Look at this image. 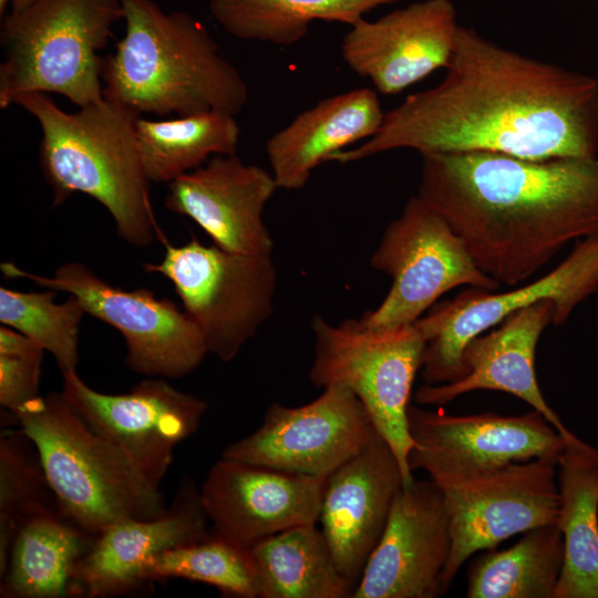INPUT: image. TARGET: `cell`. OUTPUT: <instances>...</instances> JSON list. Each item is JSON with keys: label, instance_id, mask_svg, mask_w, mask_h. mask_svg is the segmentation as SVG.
Returning a JSON list of instances; mask_svg holds the SVG:
<instances>
[{"label": "cell", "instance_id": "18", "mask_svg": "<svg viewBox=\"0 0 598 598\" xmlns=\"http://www.w3.org/2000/svg\"><path fill=\"white\" fill-rule=\"evenodd\" d=\"M458 30L451 0H423L351 25L342 39L341 55L379 93L398 94L447 66Z\"/></svg>", "mask_w": 598, "mask_h": 598}, {"label": "cell", "instance_id": "1", "mask_svg": "<svg viewBox=\"0 0 598 598\" xmlns=\"http://www.w3.org/2000/svg\"><path fill=\"white\" fill-rule=\"evenodd\" d=\"M444 79L385 113L378 132L328 162L409 148L526 159L598 157V80L460 27Z\"/></svg>", "mask_w": 598, "mask_h": 598}, {"label": "cell", "instance_id": "3", "mask_svg": "<svg viewBox=\"0 0 598 598\" xmlns=\"http://www.w3.org/2000/svg\"><path fill=\"white\" fill-rule=\"evenodd\" d=\"M125 34L103 59V96L134 113L238 114L248 101L239 71L206 27L153 0H122Z\"/></svg>", "mask_w": 598, "mask_h": 598}, {"label": "cell", "instance_id": "26", "mask_svg": "<svg viewBox=\"0 0 598 598\" xmlns=\"http://www.w3.org/2000/svg\"><path fill=\"white\" fill-rule=\"evenodd\" d=\"M259 598H346L352 587L316 524L271 535L250 548Z\"/></svg>", "mask_w": 598, "mask_h": 598}, {"label": "cell", "instance_id": "6", "mask_svg": "<svg viewBox=\"0 0 598 598\" xmlns=\"http://www.w3.org/2000/svg\"><path fill=\"white\" fill-rule=\"evenodd\" d=\"M122 0H33L2 21L0 107L58 93L81 107L103 99L100 51L123 20Z\"/></svg>", "mask_w": 598, "mask_h": 598}, {"label": "cell", "instance_id": "32", "mask_svg": "<svg viewBox=\"0 0 598 598\" xmlns=\"http://www.w3.org/2000/svg\"><path fill=\"white\" fill-rule=\"evenodd\" d=\"M55 290L0 288V322L28 337L54 358L62 375L78 372L79 330L85 313L73 295L55 303Z\"/></svg>", "mask_w": 598, "mask_h": 598}, {"label": "cell", "instance_id": "7", "mask_svg": "<svg viewBox=\"0 0 598 598\" xmlns=\"http://www.w3.org/2000/svg\"><path fill=\"white\" fill-rule=\"evenodd\" d=\"M315 357L310 381L318 388L339 384L362 402L372 423L393 450L404 477L414 482L409 467L413 441L408 409L421 369L426 341L416 326L371 332L354 320L332 326L320 316L311 321Z\"/></svg>", "mask_w": 598, "mask_h": 598}, {"label": "cell", "instance_id": "9", "mask_svg": "<svg viewBox=\"0 0 598 598\" xmlns=\"http://www.w3.org/2000/svg\"><path fill=\"white\" fill-rule=\"evenodd\" d=\"M370 264L389 275L392 285L379 307L354 320L364 331L411 326L456 287L489 291L499 287L476 267L463 241L417 195L385 228Z\"/></svg>", "mask_w": 598, "mask_h": 598}, {"label": "cell", "instance_id": "31", "mask_svg": "<svg viewBox=\"0 0 598 598\" xmlns=\"http://www.w3.org/2000/svg\"><path fill=\"white\" fill-rule=\"evenodd\" d=\"M60 512L39 452L20 425L0 435V569L12 540L29 519Z\"/></svg>", "mask_w": 598, "mask_h": 598}, {"label": "cell", "instance_id": "5", "mask_svg": "<svg viewBox=\"0 0 598 598\" xmlns=\"http://www.w3.org/2000/svg\"><path fill=\"white\" fill-rule=\"evenodd\" d=\"M14 416L38 448L61 513L85 533L96 537L117 522L167 509L159 488L94 432L62 391L40 395Z\"/></svg>", "mask_w": 598, "mask_h": 598}, {"label": "cell", "instance_id": "20", "mask_svg": "<svg viewBox=\"0 0 598 598\" xmlns=\"http://www.w3.org/2000/svg\"><path fill=\"white\" fill-rule=\"evenodd\" d=\"M166 208L193 219L215 245L238 254H271L264 209L278 188L271 173L237 154L215 155L171 183Z\"/></svg>", "mask_w": 598, "mask_h": 598}, {"label": "cell", "instance_id": "14", "mask_svg": "<svg viewBox=\"0 0 598 598\" xmlns=\"http://www.w3.org/2000/svg\"><path fill=\"white\" fill-rule=\"evenodd\" d=\"M62 377V393L81 417L158 488L175 447L197 431L207 411L206 402L164 378L148 377L127 393L106 394L89 386L78 372Z\"/></svg>", "mask_w": 598, "mask_h": 598}, {"label": "cell", "instance_id": "21", "mask_svg": "<svg viewBox=\"0 0 598 598\" xmlns=\"http://www.w3.org/2000/svg\"><path fill=\"white\" fill-rule=\"evenodd\" d=\"M554 313L551 300H542L511 313L496 329L476 336L465 346L463 378L419 388L415 402L443 405L475 390L502 391L528 403L567 439L573 432L546 402L535 372L536 347L545 328L553 323Z\"/></svg>", "mask_w": 598, "mask_h": 598}, {"label": "cell", "instance_id": "19", "mask_svg": "<svg viewBox=\"0 0 598 598\" xmlns=\"http://www.w3.org/2000/svg\"><path fill=\"white\" fill-rule=\"evenodd\" d=\"M403 485L400 463L379 432L363 450L326 477L319 516L321 532L338 570L352 589Z\"/></svg>", "mask_w": 598, "mask_h": 598}, {"label": "cell", "instance_id": "36", "mask_svg": "<svg viewBox=\"0 0 598 598\" xmlns=\"http://www.w3.org/2000/svg\"><path fill=\"white\" fill-rule=\"evenodd\" d=\"M597 297H598V289H597V292H596Z\"/></svg>", "mask_w": 598, "mask_h": 598}, {"label": "cell", "instance_id": "33", "mask_svg": "<svg viewBox=\"0 0 598 598\" xmlns=\"http://www.w3.org/2000/svg\"><path fill=\"white\" fill-rule=\"evenodd\" d=\"M44 350L24 334L0 327V404L13 415L40 396Z\"/></svg>", "mask_w": 598, "mask_h": 598}, {"label": "cell", "instance_id": "4", "mask_svg": "<svg viewBox=\"0 0 598 598\" xmlns=\"http://www.w3.org/2000/svg\"><path fill=\"white\" fill-rule=\"evenodd\" d=\"M13 104L41 128L39 163L53 206L82 193L105 207L126 243L147 247L162 235L137 147L141 115L104 96L74 113L61 110L45 93L21 94Z\"/></svg>", "mask_w": 598, "mask_h": 598}, {"label": "cell", "instance_id": "22", "mask_svg": "<svg viewBox=\"0 0 598 598\" xmlns=\"http://www.w3.org/2000/svg\"><path fill=\"white\" fill-rule=\"evenodd\" d=\"M199 488L184 478L165 513L148 519L117 522L99 536L76 568L83 596L128 595L148 586L142 565L158 554L194 540L209 529Z\"/></svg>", "mask_w": 598, "mask_h": 598}, {"label": "cell", "instance_id": "10", "mask_svg": "<svg viewBox=\"0 0 598 598\" xmlns=\"http://www.w3.org/2000/svg\"><path fill=\"white\" fill-rule=\"evenodd\" d=\"M9 278H24L43 288L73 295L85 313L115 328L124 338L126 365L146 377L177 379L193 372L208 353L205 341L184 310L146 288L115 287L81 262L60 266L52 276L2 262Z\"/></svg>", "mask_w": 598, "mask_h": 598}, {"label": "cell", "instance_id": "24", "mask_svg": "<svg viewBox=\"0 0 598 598\" xmlns=\"http://www.w3.org/2000/svg\"><path fill=\"white\" fill-rule=\"evenodd\" d=\"M94 539L60 512L29 519L16 534L0 569V597L83 596L76 568Z\"/></svg>", "mask_w": 598, "mask_h": 598}, {"label": "cell", "instance_id": "11", "mask_svg": "<svg viewBox=\"0 0 598 598\" xmlns=\"http://www.w3.org/2000/svg\"><path fill=\"white\" fill-rule=\"evenodd\" d=\"M597 289L598 233L578 241L555 269L518 289L493 292L468 287L414 322L426 341L422 379L426 384H444L463 378L465 346L518 309L551 300L553 324L561 326Z\"/></svg>", "mask_w": 598, "mask_h": 598}, {"label": "cell", "instance_id": "8", "mask_svg": "<svg viewBox=\"0 0 598 598\" xmlns=\"http://www.w3.org/2000/svg\"><path fill=\"white\" fill-rule=\"evenodd\" d=\"M165 246L163 259L144 264V270L172 282L208 353L231 361L272 315L277 274L271 254L231 252L195 238Z\"/></svg>", "mask_w": 598, "mask_h": 598}, {"label": "cell", "instance_id": "23", "mask_svg": "<svg viewBox=\"0 0 598 598\" xmlns=\"http://www.w3.org/2000/svg\"><path fill=\"white\" fill-rule=\"evenodd\" d=\"M384 116L378 94L369 89L327 97L298 114L266 143L278 188H302L331 155L373 136Z\"/></svg>", "mask_w": 598, "mask_h": 598}, {"label": "cell", "instance_id": "30", "mask_svg": "<svg viewBox=\"0 0 598 598\" xmlns=\"http://www.w3.org/2000/svg\"><path fill=\"white\" fill-rule=\"evenodd\" d=\"M143 579L183 578L217 588L226 597L258 598V577L249 548L213 528L203 536L167 549L142 565Z\"/></svg>", "mask_w": 598, "mask_h": 598}, {"label": "cell", "instance_id": "15", "mask_svg": "<svg viewBox=\"0 0 598 598\" xmlns=\"http://www.w3.org/2000/svg\"><path fill=\"white\" fill-rule=\"evenodd\" d=\"M411 472L429 478L487 471L540 457L559 458L565 439L536 410L522 415H451L409 405Z\"/></svg>", "mask_w": 598, "mask_h": 598}, {"label": "cell", "instance_id": "29", "mask_svg": "<svg viewBox=\"0 0 598 598\" xmlns=\"http://www.w3.org/2000/svg\"><path fill=\"white\" fill-rule=\"evenodd\" d=\"M564 563L558 525L524 533L512 547L489 549L467 570L468 598H554Z\"/></svg>", "mask_w": 598, "mask_h": 598}, {"label": "cell", "instance_id": "25", "mask_svg": "<svg viewBox=\"0 0 598 598\" xmlns=\"http://www.w3.org/2000/svg\"><path fill=\"white\" fill-rule=\"evenodd\" d=\"M557 480L564 563L554 598H598V450L565 439Z\"/></svg>", "mask_w": 598, "mask_h": 598}, {"label": "cell", "instance_id": "2", "mask_svg": "<svg viewBox=\"0 0 598 598\" xmlns=\"http://www.w3.org/2000/svg\"><path fill=\"white\" fill-rule=\"evenodd\" d=\"M421 156L417 196L499 285L529 279L569 241L598 233V157Z\"/></svg>", "mask_w": 598, "mask_h": 598}, {"label": "cell", "instance_id": "34", "mask_svg": "<svg viewBox=\"0 0 598 598\" xmlns=\"http://www.w3.org/2000/svg\"><path fill=\"white\" fill-rule=\"evenodd\" d=\"M33 0H11V11H19L25 8Z\"/></svg>", "mask_w": 598, "mask_h": 598}, {"label": "cell", "instance_id": "13", "mask_svg": "<svg viewBox=\"0 0 598 598\" xmlns=\"http://www.w3.org/2000/svg\"><path fill=\"white\" fill-rule=\"evenodd\" d=\"M323 389L319 398L301 406L269 405L261 425L229 444L223 457L327 477L363 450L378 431L352 391L339 384Z\"/></svg>", "mask_w": 598, "mask_h": 598}, {"label": "cell", "instance_id": "12", "mask_svg": "<svg viewBox=\"0 0 598 598\" xmlns=\"http://www.w3.org/2000/svg\"><path fill=\"white\" fill-rule=\"evenodd\" d=\"M559 458L540 457L493 470L430 478L448 515L452 549L444 570L446 589L476 551L529 529L558 525Z\"/></svg>", "mask_w": 598, "mask_h": 598}, {"label": "cell", "instance_id": "35", "mask_svg": "<svg viewBox=\"0 0 598 598\" xmlns=\"http://www.w3.org/2000/svg\"><path fill=\"white\" fill-rule=\"evenodd\" d=\"M8 6H11V0H0V16L6 17Z\"/></svg>", "mask_w": 598, "mask_h": 598}, {"label": "cell", "instance_id": "27", "mask_svg": "<svg viewBox=\"0 0 598 598\" xmlns=\"http://www.w3.org/2000/svg\"><path fill=\"white\" fill-rule=\"evenodd\" d=\"M236 115L206 112L163 121L138 117L141 161L151 183H171L215 155L236 154L240 128Z\"/></svg>", "mask_w": 598, "mask_h": 598}, {"label": "cell", "instance_id": "17", "mask_svg": "<svg viewBox=\"0 0 598 598\" xmlns=\"http://www.w3.org/2000/svg\"><path fill=\"white\" fill-rule=\"evenodd\" d=\"M326 477L221 457L199 488L213 529L250 548L288 528L319 522Z\"/></svg>", "mask_w": 598, "mask_h": 598}, {"label": "cell", "instance_id": "16", "mask_svg": "<svg viewBox=\"0 0 598 598\" xmlns=\"http://www.w3.org/2000/svg\"><path fill=\"white\" fill-rule=\"evenodd\" d=\"M452 549L448 515L431 481L398 492L384 530L351 598H434L447 589L444 570Z\"/></svg>", "mask_w": 598, "mask_h": 598}, {"label": "cell", "instance_id": "28", "mask_svg": "<svg viewBox=\"0 0 598 598\" xmlns=\"http://www.w3.org/2000/svg\"><path fill=\"white\" fill-rule=\"evenodd\" d=\"M400 0H208L216 22L245 41L292 45L308 33L312 22H339L349 27L383 6Z\"/></svg>", "mask_w": 598, "mask_h": 598}]
</instances>
